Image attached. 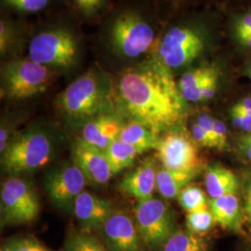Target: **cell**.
Segmentation results:
<instances>
[{
    "mask_svg": "<svg viewBox=\"0 0 251 251\" xmlns=\"http://www.w3.org/2000/svg\"><path fill=\"white\" fill-rule=\"evenodd\" d=\"M134 220L144 245L150 251H158L176 231L170 207L156 198L138 202Z\"/></svg>",
    "mask_w": 251,
    "mask_h": 251,
    "instance_id": "52a82bcc",
    "label": "cell"
},
{
    "mask_svg": "<svg viewBox=\"0 0 251 251\" xmlns=\"http://www.w3.org/2000/svg\"><path fill=\"white\" fill-rule=\"evenodd\" d=\"M244 213L249 221V223L251 225V180L249 183L247 191H246V196H245V204H244Z\"/></svg>",
    "mask_w": 251,
    "mask_h": 251,
    "instance_id": "d590c367",
    "label": "cell"
},
{
    "mask_svg": "<svg viewBox=\"0 0 251 251\" xmlns=\"http://www.w3.org/2000/svg\"><path fill=\"white\" fill-rule=\"evenodd\" d=\"M239 143L243 152H245L248 158L251 160V132L244 136Z\"/></svg>",
    "mask_w": 251,
    "mask_h": 251,
    "instance_id": "8d00e7d4",
    "label": "cell"
},
{
    "mask_svg": "<svg viewBox=\"0 0 251 251\" xmlns=\"http://www.w3.org/2000/svg\"><path fill=\"white\" fill-rule=\"evenodd\" d=\"M115 210L111 201L84 191L76 198L73 213L81 229L90 232L92 230L98 231Z\"/></svg>",
    "mask_w": 251,
    "mask_h": 251,
    "instance_id": "5bb4252c",
    "label": "cell"
},
{
    "mask_svg": "<svg viewBox=\"0 0 251 251\" xmlns=\"http://www.w3.org/2000/svg\"><path fill=\"white\" fill-rule=\"evenodd\" d=\"M154 33L144 19L135 13H124L115 21L111 30L112 43L118 53L137 58L152 45Z\"/></svg>",
    "mask_w": 251,
    "mask_h": 251,
    "instance_id": "ba28073f",
    "label": "cell"
},
{
    "mask_svg": "<svg viewBox=\"0 0 251 251\" xmlns=\"http://www.w3.org/2000/svg\"><path fill=\"white\" fill-rule=\"evenodd\" d=\"M199 172L173 171L163 168L157 171L156 189L163 198H178L179 193L197 177Z\"/></svg>",
    "mask_w": 251,
    "mask_h": 251,
    "instance_id": "44dd1931",
    "label": "cell"
},
{
    "mask_svg": "<svg viewBox=\"0 0 251 251\" xmlns=\"http://www.w3.org/2000/svg\"><path fill=\"white\" fill-rule=\"evenodd\" d=\"M56 106L68 124L81 127L94 117L118 112L117 91L107 73L92 68L58 95Z\"/></svg>",
    "mask_w": 251,
    "mask_h": 251,
    "instance_id": "7a4b0ae2",
    "label": "cell"
},
{
    "mask_svg": "<svg viewBox=\"0 0 251 251\" xmlns=\"http://www.w3.org/2000/svg\"><path fill=\"white\" fill-rule=\"evenodd\" d=\"M205 184L210 199L235 194L238 189V179L233 171L222 165H211L206 171Z\"/></svg>",
    "mask_w": 251,
    "mask_h": 251,
    "instance_id": "d6986e66",
    "label": "cell"
},
{
    "mask_svg": "<svg viewBox=\"0 0 251 251\" xmlns=\"http://www.w3.org/2000/svg\"><path fill=\"white\" fill-rule=\"evenodd\" d=\"M158 251H208L206 241L189 230H176Z\"/></svg>",
    "mask_w": 251,
    "mask_h": 251,
    "instance_id": "603a6c76",
    "label": "cell"
},
{
    "mask_svg": "<svg viewBox=\"0 0 251 251\" xmlns=\"http://www.w3.org/2000/svg\"><path fill=\"white\" fill-rule=\"evenodd\" d=\"M9 8L24 12H36L44 9L50 0H2Z\"/></svg>",
    "mask_w": 251,
    "mask_h": 251,
    "instance_id": "83f0119b",
    "label": "cell"
},
{
    "mask_svg": "<svg viewBox=\"0 0 251 251\" xmlns=\"http://www.w3.org/2000/svg\"><path fill=\"white\" fill-rule=\"evenodd\" d=\"M98 232L109 251H144L135 220L122 210H115Z\"/></svg>",
    "mask_w": 251,
    "mask_h": 251,
    "instance_id": "7c38bea8",
    "label": "cell"
},
{
    "mask_svg": "<svg viewBox=\"0 0 251 251\" xmlns=\"http://www.w3.org/2000/svg\"><path fill=\"white\" fill-rule=\"evenodd\" d=\"M178 201L187 213L209 209L205 192L197 185H187L179 193Z\"/></svg>",
    "mask_w": 251,
    "mask_h": 251,
    "instance_id": "d4e9b609",
    "label": "cell"
},
{
    "mask_svg": "<svg viewBox=\"0 0 251 251\" xmlns=\"http://www.w3.org/2000/svg\"><path fill=\"white\" fill-rule=\"evenodd\" d=\"M76 5L86 12L90 11V0H75Z\"/></svg>",
    "mask_w": 251,
    "mask_h": 251,
    "instance_id": "74e56055",
    "label": "cell"
},
{
    "mask_svg": "<svg viewBox=\"0 0 251 251\" xmlns=\"http://www.w3.org/2000/svg\"><path fill=\"white\" fill-rule=\"evenodd\" d=\"M124 123L123 117L118 112L94 117L81 126L80 138L105 151L118 139Z\"/></svg>",
    "mask_w": 251,
    "mask_h": 251,
    "instance_id": "9a60e30c",
    "label": "cell"
},
{
    "mask_svg": "<svg viewBox=\"0 0 251 251\" xmlns=\"http://www.w3.org/2000/svg\"><path fill=\"white\" fill-rule=\"evenodd\" d=\"M215 118L207 115V114H201L198 117L197 123L200 126L210 139L211 143L213 144L214 148H217V140H216L215 131Z\"/></svg>",
    "mask_w": 251,
    "mask_h": 251,
    "instance_id": "f1b7e54d",
    "label": "cell"
},
{
    "mask_svg": "<svg viewBox=\"0 0 251 251\" xmlns=\"http://www.w3.org/2000/svg\"><path fill=\"white\" fill-rule=\"evenodd\" d=\"M238 39L240 40V42L242 43L243 45L247 46L249 48H251V34H244V35H240L237 36Z\"/></svg>",
    "mask_w": 251,
    "mask_h": 251,
    "instance_id": "f35d334b",
    "label": "cell"
},
{
    "mask_svg": "<svg viewBox=\"0 0 251 251\" xmlns=\"http://www.w3.org/2000/svg\"><path fill=\"white\" fill-rule=\"evenodd\" d=\"M117 110L162 135L178 129L185 113V100L171 69L155 57L126 69L117 87Z\"/></svg>",
    "mask_w": 251,
    "mask_h": 251,
    "instance_id": "6da1fadb",
    "label": "cell"
},
{
    "mask_svg": "<svg viewBox=\"0 0 251 251\" xmlns=\"http://www.w3.org/2000/svg\"><path fill=\"white\" fill-rule=\"evenodd\" d=\"M215 225V219L210 209L188 212L186 216L187 230L200 236L209 232Z\"/></svg>",
    "mask_w": 251,
    "mask_h": 251,
    "instance_id": "484cf974",
    "label": "cell"
},
{
    "mask_svg": "<svg viewBox=\"0 0 251 251\" xmlns=\"http://www.w3.org/2000/svg\"><path fill=\"white\" fill-rule=\"evenodd\" d=\"M1 251H51L36 238L29 236L11 237L4 243Z\"/></svg>",
    "mask_w": 251,
    "mask_h": 251,
    "instance_id": "4316f807",
    "label": "cell"
},
{
    "mask_svg": "<svg viewBox=\"0 0 251 251\" xmlns=\"http://www.w3.org/2000/svg\"><path fill=\"white\" fill-rule=\"evenodd\" d=\"M118 139L144 152L152 149L156 150L161 136L146 126L128 120L122 126Z\"/></svg>",
    "mask_w": 251,
    "mask_h": 251,
    "instance_id": "ffe728a7",
    "label": "cell"
},
{
    "mask_svg": "<svg viewBox=\"0 0 251 251\" xmlns=\"http://www.w3.org/2000/svg\"><path fill=\"white\" fill-rule=\"evenodd\" d=\"M250 70H251V63H250Z\"/></svg>",
    "mask_w": 251,
    "mask_h": 251,
    "instance_id": "60d3db41",
    "label": "cell"
},
{
    "mask_svg": "<svg viewBox=\"0 0 251 251\" xmlns=\"http://www.w3.org/2000/svg\"><path fill=\"white\" fill-rule=\"evenodd\" d=\"M192 138L194 142L200 147H207V148H214L213 144L211 143L210 139L206 133V131L198 125V123L194 124L192 127Z\"/></svg>",
    "mask_w": 251,
    "mask_h": 251,
    "instance_id": "f546056e",
    "label": "cell"
},
{
    "mask_svg": "<svg viewBox=\"0 0 251 251\" xmlns=\"http://www.w3.org/2000/svg\"><path fill=\"white\" fill-rule=\"evenodd\" d=\"M220 75L219 69L213 66H203L185 73L179 79L178 88L185 101H202V94L208 81Z\"/></svg>",
    "mask_w": 251,
    "mask_h": 251,
    "instance_id": "e0dca14e",
    "label": "cell"
},
{
    "mask_svg": "<svg viewBox=\"0 0 251 251\" xmlns=\"http://www.w3.org/2000/svg\"><path fill=\"white\" fill-rule=\"evenodd\" d=\"M87 179L71 160L46 173L44 188L54 206L63 211H72L76 198L84 192Z\"/></svg>",
    "mask_w": 251,
    "mask_h": 251,
    "instance_id": "30bf717a",
    "label": "cell"
},
{
    "mask_svg": "<svg viewBox=\"0 0 251 251\" xmlns=\"http://www.w3.org/2000/svg\"><path fill=\"white\" fill-rule=\"evenodd\" d=\"M105 153L113 175H117L121 171L131 167L134 164L136 157L143 152L134 146L117 139L105 150Z\"/></svg>",
    "mask_w": 251,
    "mask_h": 251,
    "instance_id": "7402d4cb",
    "label": "cell"
},
{
    "mask_svg": "<svg viewBox=\"0 0 251 251\" xmlns=\"http://www.w3.org/2000/svg\"></svg>",
    "mask_w": 251,
    "mask_h": 251,
    "instance_id": "b9f144b4",
    "label": "cell"
},
{
    "mask_svg": "<svg viewBox=\"0 0 251 251\" xmlns=\"http://www.w3.org/2000/svg\"><path fill=\"white\" fill-rule=\"evenodd\" d=\"M78 44L67 30L55 29L35 36L29 46V58L47 67L66 69L77 61Z\"/></svg>",
    "mask_w": 251,
    "mask_h": 251,
    "instance_id": "8992f818",
    "label": "cell"
},
{
    "mask_svg": "<svg viewBox=\"0 0 251 251\" xmlns=\"http://www.w3.org/2000/svg\"><path fill=\"white\" fill-rule=\"evenodd\" d=\"M232 110L242 115L251 116V98H247L236 103Z\"/></svg>",
    "mask_w": 251,
    "mask_h": 251,
    "instance_id": "e575fe53",
    "label": "cell"
},
{
    "mask_svg": "<svg viewBox=\"0 0 251 251\" xmlns=\"http://www.w3.org/2000/svg\"><path fill=\"white\" fill-rule=\"evenodd\" d=\"M1 224L17 225L35 221L40 203L32 182L21 176H10L1 186Z\"/></svg>",
    "mask_w": 251,
    "mask_h": 251,
    "instance_id": "5b68a950",
    "label": "cell"
},
{
    "mask_svg": "<svg viewBox=\"0 0 251 251\" xmlns=\"http://www.w3.org/2000/svg\"><path fill=\"white\" fill-rule=\"evenodd\" d=\"M235 30H236L237 36L244 35V34L251 35V13L246 14L237 22Z\"/></svg>",
    "mask_w": 251,
    "mask_h": 251,
    "instance_id": "836d02e7",
    "label": "cell"
},
{
    "mask_svg": "<svg viewBox=\"0 0 251 251\" xmlns=\"http://www.w3.org/2000/svg\"><path fill=\"white\" fill-rule=\"evenodd\" d=\"M204 39L187 27L172 28L157 45L155 58L167 67L179 68L195 61L204 50Z\"/></svg>",
    "mask_w": 251,
    "mask_h": 251,
    "instance_id": "9c48e42d",
    "label": "cell"
},
{
    "mask_svg": "<svg viewBox=\"0 0 251 251\" xmlns=\"http://www.w3.org/2000/svg\"><path fill=\"white\" fill-rule=\"evenodd\" d=\"M217 149L224 150L227 146V129L225 123L221 120H215Z\"/></svg>",
    "mask_w": 251,
    "mask_h": 251,
    "instance_id": "4dcf8cb0",
    "label": "cell"
},
{
    "mask_svg": "<svg viewBox=\"0 0 251 251\" xmlns=\"http://www.w3.org/2000/svg\"><path fill=\"white\" fill-rule=\"evenodd\" d=\"M155 151L163 168L167 170L200 172L198 145L192 137L179 128L163 134Z\"/></svg>",
    "mask_w": 251,
    "mask_h": 251,
    "instance_id": "8fae6325",
    "label": "cell"
},
{
    "mask_svg": "<svg viewBox=\"0 0 251 251\" xmlns=\"http://www.w3.org/2000/svg\"><path fill=\"white\" fill-rule=\"evenodd\" d=\"M71 158L90 184L104 185L114 176L105 151L90 145L81 138L72 144Z\"/></svg>",
    "mask_w": 251,
    "mask_h": 251,
    "instance_id": "4fadbf2b",
    "label": "cell"
},
{
    "mask_svg": "<svg viewBox=\"0 0 251 251\" xmlns=\"http://www.w3.org/2000/svg\"><path fill=\"white\" fill-rule=\"evenodd\" d=\"M52 78L49 67L32 60L6 63L1 69V94L10 100H25L44 92Z\"/></svg>",
    "mask_w": 251,
    "mask_h": 251,
    "instance_id": "277c9868",
    "label": "cell"
},
{
    "mask_svg": "<svg viewBox=\"0 0 251 251\" xmlns=\"http://www.w3.org/2000/svg\"><path fill=\"white\" fill-rule=\"evenodd\" d=\"M63 251H109L97 237L90 232L72 230L67 233Z\"/></svg>",
    "mask_w": 251,
    "mask_h": 251,
    "instance_id": "cb8c5ba5",
    "label": "cell"
},
{
    "mask_svg": "<svg viewBox=\"0 0 251 251\" xmlns=\"http://www.w3.org/2000/svg\"><path fill=\"white\" fill-rule=\"evenodd\" d=\"M10 135H11L10 126H8L6 121H2L1 128H0V152H1V154L5 152L10 141L12 140V137H10Z\"/></svg>",
    "mask_w": 251,
    "mask_h": 251,
    "instance_id": "1f68e13d",
    "label": "cell"
},
{
    "mask_svg": "<svg viewBox=\"0 0 251 251\" xmlns=\"http://www.w3.org/2000/svg\"><path fill=\"white\" fill-rule=\"evenodd\" d=\"M100 2H101V0H90V11L96 9L100 4Z\"/></svg>",
    "mask_w": 251,
    "mask_h": 251,
    "instance_id": "ab89813d",
    "label": "cell"
},
{
    "mask_svg": "<svg viewBox=\"0 0 251 251\" xmlns=\"http://www.w3.org/2000/svg\"><path fill=\"white\" fill-rule=\"evenodd\" d=\"M11 34L9 32V28L4 21L0 23V50L1 53H5L8 46L9 45Z\"/></svg>",
    "mask_w": 251,
    "mask_h": 251,
    "instance_id": "d6a6232c",
    "label": "cell"
},
{
    "mask_svg": "<svg viewBox=\"0 0 251 251\" xmlns=\"http://www.w3.org/2000/svg\"><path fill=\"white\" fill-rule=\"evenodd\" d=\"M209 209L216 224L225 229L241 231V208L235 194L226 195L209 200Z\"/></svg>",
    "mask_w": 251,
    "mask_h": 251,
    "instance_id": "ac0fdd59",
    "label": "cell"
},
{
    "mask_svg": "<svg viewBox=\"0 0 251 251\" xmlns=\"http://www.w3.org/2000/svg\"><path fill=\"white\" fill-rule=\"evenodd\" d=\"M156 163L152 157H146L133 171L126 174L118 187L126 195L142 202L152 198L156 188Z\"/></svg>",
    "mask_w": 251,
    "mask_h": 251,
    "instance_id": "2e32d148",
    "label": "cell"
},
{
    "mask_svg": "<svg viewBox=\"0 0 251 251\" xmlns=\"http://www.w3.org/2000/svg\"><path fill=\"white\" fill-rule=\"evenodd\" d=\"M53 151L50 134L42 128L31 127L13 136L1 154V165L9 176L25 175L49 164Z\"/></svg>",
    "mask_w": 251,
    "mask_h": 251,
    "instance_id": "3957f363",
    "label": "cell"
}]
</instances>
